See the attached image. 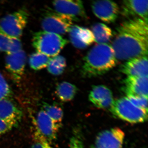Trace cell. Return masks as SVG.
I'll return each instance as SVG.
<instances>
[{
    "instance_id": "cell-1",
    "label": "cell",
    "mask_w": 148,
    "mask_h": 148,
    "mask_svg": "<svg viewBox=\"0 0 148 148\" xmlns=\"http://www.w3.org/2000/svg\"><path fill=\"white\" fill-rule=\"evenodd\" d=\"M112 47L121 61L147 56L148 21L135 18L125 21L117 29Z\"/></svg>"
},
{
    "instance_id": "cell-2",
    "label": "cell",
    "mask_w": 148,
    "mask_h": 148,
    "mask_svg": "<svg viewBox=\"0 0 148 148\" xmlns=\"http://www.w3.org/2000/svg\"><path fill=\"white\" fill-rule=\"evenodd\" d=\"M116 58L112 46L98 44L86 56L82 68L83 75L88 77L102 75L116 66Z\"/></svg>"
},
{
    "instance_id": "cell-3",
    "label": "cell",
    "mask_w": 148,
    "mask_h": 148,
    "mask_svg": "<svg viewBox=\"0 0 148 148\" xmlns=\"http://www.w3.org/2000/svg\"><path fill=\"white\" fill-rule=\"evenodd\" d=\"M68 43L60 35L42 31L35 33L33 45L37 52L49 56H56Z\"/></svg>"
},
{
    "instance_id": "cell-4",
    "label": "cell",
    "mask_w": 148,
    "mask_h": 148,
    "mask_svg": "<svg viewBox=\"0 0 148 148\" xmlns=\"http://www.w3.org/2000/svg\"><path fill=\"white\" fill-rule=\"evenodd\" d=\"M110 110L119 118L130 123L144 122L148 118V112L136 107L127 97L114 101Z\"/></svg>"
},
{
    "instance_id": "cell-5",
    "label": "cell",
    "mask_w": 148,
    "mask_h": 148,
    "mask_svg": "<svg viewBox=\"0 0 148 148\" xmlns=\"http://www.w3.org/2000/svg\"><path fill=\"white\" fill-rule=\"evenodd\" d=\"M28 16L27 10L24 8L5 16L0 20V34L19 38L27 25Z\"/></svg>"
},
{
    "instance_id": "cell-6",
    "label": "cell",
    "mask_w": 148,
    "mask_h": 148,
    "mask_svg": "<svg viewBox=\"0 0 148 148\" xmlns=\"http://www.w3.org/2000/svg\"><path fill=\"white\" fill-rule=\"evenodd\" d=\"M73 20L69 16L56 12L49 13L43 18L41 26L44 31L58 35L69 32Z\"/></svg>"
},
{
    "instance_id": "cell-7",
    "label": "cell",
    "mask_w": 148,
    "mask_h": 148,
    "mask_svg": "<svg viewBox=\"0 0 148 148\" xmlns=\"http://www.w3.org/2000/svg\"><path fill=\"white\" fill-rule=\"evenodd\" d=\"M124 138V132L119 127L107 130L98 134L93 148H122Z\"/></svg>"
},
{
    "instance_id": "cell-8",
    "label": "cell",
    "mask_w": 148,
    "mask_h": 148,
    "mask_svg": "<svg viewBox=\"0 0 148 148\" xmlns=\"http://www.w3.org/2000/svg\"><path fill=\"white\" fill-rule=\"evenodd\" d=\"M53 5L56 12L69 16L73 21L87 18L82 1H55Z\"/></svg>"
},
{
    "instance_id": "cell-9",
    "label": "cell",
    "mask_w": 148,
    "mask_h": 148,
    "mask_svg": "<svg viewBox=\"0 0 148 148\" xmlns=\"http://www.w3.org/2000/svg\"><path fill=\"white\" fill-rule=\"evenodd\" d=\"M91 8L95 16L106 23L114 22L119 13L118 5L112 1H94L91 4Z\"/></svg>"
},
{
    "instance_id": "cell-10",
    "label": "cell",
    "mask_w": 148,
    "mask_h": 148,
    "mask_svg": "<svg viewBox=\"0 0 148 148\" xmlns=\"http://www.w3.org/2000/svg\"><path fill=\"white\" fill-rule=\"evenodd\" d=\"M36 122L37 133L48 142L55 140L60 125L55 123L43 110L38 113Z\"/></svg>"
},
{
    "instance_id": "cell-11",
    "label": "cell",
    "mask_w": 148,
    "mask_h": 148,
    "mask_svg": "<svg viewBox=\"0 0 148 148\" xmlns=\"http://www.w3.org/2000/svg\"><path fill=\"white\" fill-rule=\"evenodd\" d=\"M26 62L25 52L21 49L18 52L8 55L5 67L14 80L19 82L24 74Z\"/></svg>"
},
{
    "instance_id": "cell-12",
    "label": "cell",
    "mask_w": 148,
    "mask_h": 148,
    "mask_svg": "<svg viewBox=\"0 0 148 148\" xmlns=\"http://www.w3.org/2000/svg\"><path fill=\"white\" fill-rule=\"evenodd\" d=\"M148 77H127L124 82L127 97H148Z\"/></svg>"
},
{
    "instance_id": "cell-13",
    "label": "cell",
    "mask_w": 148,
    "mask_h": 148,
    "mask_svg": "<svg viewBox=\"0 0 148 148\" xmlns=\"http://www.w3.org/2000/svg\"><path fill=\"white\" fill-rule=\"evenodd\" d=\"M69 32L70 41L77 48L84 49L94 41L92 32L87 28L74 25L71 26Z\"/></svg>"
},
{
    "instance_id": "cell-14",
    "label": "cell",
    "mask_w": 148,
    "mask_h": 148,
    "mask_svg": "<svg viewBox=\"0 0 148 148\" xmlns=\"http://www.w3.org/2000/svg\"><path fill=\"white\" fill-rule=\"evenodd\" d=\"M147 56L128 60L122 65L120 71L127 77H148Z\"/></svg>"
},
{
    "instance_id": "cell-15",
    "label": "cell",
    "mask_w": 148,
    "mask_h": 148,
    "mask_svg": "<svg viewBox=\"0 0 148 148\" xmlns=\"http://www.w3.org/2000/svg\"><path fill=\"white\" fill-rule=\"evenodd\" d=\"M21 110L8 99L0 100V119L17 125L22 116Z\"/></svg>"
},
{
    "instance_id": "cell-16",
    "label": "cell",
    "mask_w": 148,
    "mask_h": 148,
    "mask_svg": "<svg viewBox=\"0 0 148 148\" xmlns=\"http://www.w3.org/2000/svg\"><path fill=\"white\" fill-rule=\"evenodd\" d=\"M148 7L147 0H127L123 1V13L126 16H138L148 21Z\"/></svg>"
},
{
    "instance_id": "cell-17",
    "label": "cell",
    "mask_w": 148,
    "mask_h": 148,
    "mask_svg": "<svg viewBox=\"0 0 148 148\" xmlns=\"http://www.w3.org/2000/svg\"><path fill=\"white\" fill-rule=\"evenodd\" d=\"M94 41L98 44H106L113 36L112 31L110 27L103 23H97L92 27Z\"/></svg>"
},
{
    "instance_id": "cell-18",
    "label": "cell",
    "mask_w": 148,
    "mask_h": 148,
    "mask_svg": "<svg viewBox=\"0 0 148 148\" xmlns=\"http://www.w3.org/2000/svg\"><path fill=\"white\" fill-rule=\"evenodd\" d=\"M113 97L110 89L104 85L94 86L89 94V100L95 106H97L106 99Z\"/></svg>"
},
{
    "instance_id": "cell-19",
    "label": "cell",
    "mask_w": 148,
    "mask_h": 148,
    "mask_svg": "<svg viewBox=\"0 0 148 148\" xmlns=\"http://www.w3.org/2000/svg\"><path fill=\"white\" fill-rule=\"evenodd\" d=\"M77 88L75 85L68 82H63L57 86L56 94L58 98L63 102L72 101L75 96Z\"/></svg>"
},
{
    "instance_id": "cell-20",
    "label": "cell",
    "mask_w": 148,
    "mask_h": 148,
    "mask_svg": "<svg viewBox=\"0 0 148 148\" xmlns=\"http://www.w3.org/2000/svg\"><path fill=\"white\" fill-rule=\"evenodd\" d=\"M22 44L19 38H14L0 34V51L7 55L16 53L21 50Z\"/></svg>"
},
{
    "instance_id": "cell-21",
    "label": "cell",
    "mask_w": 148,
    "mask_h": 148,
    "mask_svg": "<svg viewBox=\"0 0 148 148\" xmlns=\"http://www.w3.org/2000/svg\"><path fill=\"white\" fill-rule=\"evenodd\" d=\"M66 66V58L62 56H56L50 58L47 66V70L53 75H59L63 73Z\"/></svg>"
},
{
    "instance_id": "cell-22",
    "label": "cell",
    "mask_w": 148,
    "mask_h": 148,
    "mask_svg": "<svg viewBox=\"0 0 148 148\" xmlns=\"http://www.w3.org/2000/svg\"><path fill=\"white\" fill-rule=\"evenodd\" d=\"M50 58L40 52L33 53L29 59V63L32 69L38 71L47 67Z\"/></svg>"
},
{
    "instance_id": "cell-23",
    "label": "cell",
    "mask_w": 148,
    "mask_h": 148,
    "mask_svg": "<svg viewBox=\"0 0 148 148\" xmlns=\"http://www.w3.org/2000/svg\"><path fill=\"white\" fill-rule=\"evenodd\" d=\"M43 108L42 110L45 112L51 119L56 124L60 125L64 116V112L61 108L55 105L45 103L43 105Z\"/></svg>"
},
{
    "instance_id": "cell-24",
    "label": "cell",
    "mask_w": 148,
    "mask_h": 148,
    "mask_svg": "<svg viewBox=\"0 0 148 148\" xmlns=\"http://www.w3.org/2000/svg\"><path fill=\"white\" fill-rule=\"evenodd\" d=\"M12 90L6 81L0 73V100L8 99L11 96Z\"/></svg>"
},
{
    "instance_id": "cell-25",
    "label": "cell",
    "mask_w": 148,
    "mask_h": 148,
    "mask_svg": "<svg viewBox=\"0 0 148 148\" xmlns=\"http://www.w3.org/2000/svg\"><path fill=\"white\" fill-rule=\"evenodd\" d=\"M127 97L136 107L148 112V97L134 96H127Z\"/></svg>"
},
{
    "instance_id": "cell-26",
    "label": "cell",
    "mask_w": 148,
    "mask_h": 148,
    "mask_svg": "<svg viewBox=\"0 0 148 148\" xmlns=\"http://www.w3.org/2000/svg\"><path fill=\"white\" fill-rule=\"evenodd\" d=\"M36 136L37 142L32 146L31 148H48L49 144L47 140L37 132Z\"/></svg>"
},
{
    "instance_id": "cell-27",
    "label": "cell",
    "mask_w": 148,
    "mask_h": 148,
    "mask_svg": "<svg viewBox=\"0 0 148 148\" xmlns=\"http://www.w3.org/2000/svg\"><path fill=\"white\" fill-rule=\"evenodd\" d=\"M15 126L16 125L13 123L0 119V137Z\"/></svg>"
},
{
    "instance_id": "cell-28",
    "label": "cell",
    "mask_w": 148,
    "mask_h": 148,
    "mask_svg": "<svg viewBox=\"0 0 148 148\" xmlns=\"http://www.w3.org/2000/svg\"><path fill=\"white\" fill-rule=\"evenodd\" d=\"M71 148H82L80 147H72Z\"/></svg>"
},
{
    "instance_id": "cell-29",
    "label": "cell",
    "mask_w": 148,
    "mask_h": 148,
    "mask_svg": "<svg viewBox=\"0 0 148 148\" xmlns=\"http://www.w3.org/2000/svg\"><path fill=\"white\" fill-rule=\"evenodd\" d=\"M48 148H52L51 147V146L50 145H49V146Z\"/></svg>"
}]
</instances>
